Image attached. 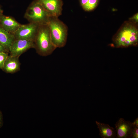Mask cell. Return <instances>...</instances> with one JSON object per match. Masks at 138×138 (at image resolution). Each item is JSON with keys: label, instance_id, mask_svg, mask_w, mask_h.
Returning a JSON list of instances; mask_svg holds the SVG:
<instances>
[{"label": "cell", "instance_id": "1", "mask_svg": "<svg viewBox=\"0 0 138 138\" xmlns=\"http://www.w3.org/2000/svg\"><path fill=\"white\" fill-rule=\"evenodd\" d=\"M33 42L34 48L36 52L41 56L51 54L56 48L52 41L47 24L39 25Z\"/></svg>", "mask_w": 138, "mask_h": 138}, {"label": "cell", "instance_id": "2", "mask_svg": "<svg viewBox=\"0 0 138 138\" xmlns=\"http://www.w3.org/2000/svg\"><path fill=\"white\" fill-rule=\"evenodd\" d=\"M117 46L127 47L137 44L138 29L136 24L125 21L117 32L114 38Z\"/></svg>", "mask_w": 138, "mask_h": 138}, {"label": "cell", "instance_id": "3", "mask_svg": "<svg viewBox=\"0 0 138 138\" xmlns=\"http://www.w3.org/2000/svg\"><path fill=\"white\" fill-rule=\"evenodd\" d=\"M49 28L52 41L57 48L64 47L66 43L68 28L58 17L50 16L47 24Z\"/></svg>", "mask_w": 138, "mask_h": 138}, {"label": "cell", "instance_id": "4", "mask_svg": "<svg viewBox=\"0 0 138 138\" xmlns=\"http://www.w3.org/2000/svg\"><path fill=\"white\" fill-rule=\"evenodd\" d=\"M50 16L38 0H34L27 7L24 17L30 23L41 25L47 24Z\"/></svg>", "mask_w": 138, "mask_h": 138}, {"label": "cell", "instance_id": "5", "mask_svg": "<svg viewBox=\"0 0 138 138\" xmlns=\"http://www.w3.org/2000/svg\"><path fill=\"white\" fill-rule=\"evenodd\" d=\"M39 25L29 23L21 25L13 33L15 39H22L34 41Z\"/></svg>", "mask_w": 138, "mask_h": 138}, {"label": "cell", "instance_id": "6", "mask_svg": "<svg viewBox=\"0 0 138 138\" xmlns=\"http://www.w3.org/2000/svg\"><path fill=\"white\" fill-rule=\"evenodd\" d=\"M34 48L33 41L22 39H15L10 46L9 53L11 56L19 57L28 50Z\"/></svg>", "mask_w": 138, "mask_h": 138}, {"label": "cell", "instance_id": "7", "mask_svg": "<svg viewBox=\"0 0 138 138\" xmlns=\"http://www.w3.org/2000/svg\"><path fill=\"white\" fill-rule=\"evenodd\" d=\"M50 16L58 17L62 14V0H37Z\"/></svg>", "mask_w": 138, "mask_h": 138}, {"label": "cell", "instance_id": "8", "mask_svg": "<svg viewBox=\"0 0 138 138\" xmlns=\"http://www.w3.org/2000/svg\"><path fill=\"white\" fill-rule=\"evenodd\" d=\"M117 138H132L131 133L133 125L130 121L120 118L115 124Z\"/></svg>", "mask_w": 138, "mask_h": 138}, {"label": "cell", "instance_id": "9", "mask_svg": "<svg viewBox=\"0 0 138 138\" xmlns=\"http://www.w3.org/2000/svg\"><path fill=\"white\" fill-rule=\"evenodd\" d=\"M22 24L13 17L3 14L0 19V25L5 30L12 34L15 32Z\"/></svg>", "mask_w": 138, "mask_h": 138}, {"label": "cell", "instance_id": "10", "mask_svg": "<svg viewBox=\"0 0 138 138\" xmlns=\"http://www.w3.org/2000/svg\"><path fill=\"white\" fill-rule=\"evenodd\" d=\"M19 58V57L8 55L2 70L7 73L11 74L19 71L21 64Z\"/></svg>", "mask_w": 138, "mask_h": 138}, {"label": "cell", "instance_id": "11", "mask_svg": "<svg viewBox=\"0 0 138 138\" xmlns=\"http://www.w3.org/2000/svg\"><path fill=\"white\" fill-rule=\"evenodd\" d=\"M99 131V135L102 138H115L116 137V130L109 124L95 122Z\"/></svg>", "mask_w": 138, "mask_h": 138}, {"label": "cell", "instance_id": "12", "mask_svg": "<svg viewBox=\"0 0 138 138\" xmlns=\"http://www.w3.org/2000/svg\"><path fill=\"white\" fill-rule=\"evenodd\" d=\"M15 39L13 34L6 31L0 25V43L9 53L10 46Z\"/></svg>", "mask_w": 138, "mask_h": 138}, {"label": "cell", "instance_id": "13", "mask_svg": "<svg viewBox=\"0 0 138 138\" xmlns=\"http://www.w3.org/2000/svg\"><path fill=\"white\" fill-rule=\"evenodd\" d=\"M99 0H89L83 7V9L86 11H90L94 9L97 6Z\"/></svg>", "mask_w": 138, "mask_h": 138}, {"label": "cell", "instance_id": "14", "mask_svg": "<svg viewBox=\"0 0 138 138\" xmlns=\"http://www.w3.org/2000/svg\"><path fill=\"white\" fill-rule=\"evenodd\" d=\"M8 56V53H0V69H2L6 59Z\"/></svg>", "mask_w": 138, "mask_h": 138}, {"label": "cell", "instance_id": "15", "mask_svg": "<svg viewBox=\"0 0 138 138\" xmlns=\"http://www.w3.org/2000/svg\"><path fill=\"white\" fill-rule=\"evenodd\" d=\"M132 138H138V126L133 125L131 133Z\"/></svg>", "mask_w": 138, "mask_h": 138}, {"label": "cell", "instance_id": "16", "mask_svg": "<svg viewBox=\"0 0 138 138\" xmlns=\"http://www.w3.org/2000/svg\"><path fill=\"white\" fill-rule=\"evenodd\" d=\"M138 14L136 13L132 17L130 18V21L135 23L136 24L138 22Z\"/></svg>", "mask_w": 138, "mask_h": 138}, {"label": "cell", "instance_id": "17", "mask_svg": "<svg viewBox=\"0 0 138 138\" xmlns=\"http://www.w3.org/2000/svg\"><path fill=\"white\" fill-rule=\"evenodd\" d=\"M9 53L4 46L0 43V53Z\"/></svg>", "mask_w": 138, "mask_h": 138}, {"label": "cell", "instance_id": "18", "mask_svg": "<svg viewBox=\"0 0 138 138\" xmlns=\"http://www.w3.org/2000/svg\"><path fill=\"white\" fill-rule=\"evenodd\" d=\"M3 114L1 111L0 110V128L3 126Z\"/></svg>", "mask_w": 138, "mask_h": 138}, {"label": "cell", "instance_id": "19", "mask_svg": "<svg viewBox=\"0 0 138 138\" xmlns=\"http://www.w3.org/2000/svg\"><path fill=\"white\" fill-rule=\"evenodd\" d=\"M89 0H79L80 4L82 7L84 6Z\"/></svg>", "mask_w": 138, "mask_h": 138}, {"label": "cell", "instance_id": "20", "mask_svg": "<svg viewBox=\"0 0 138 138\" xmlns=\"http://www.w3.org/2000/svg\"><path fill=\"white\" fill-rule=\"evenodd\" d=\"M133 125H135L138 126V118H137L135 119L133 122H132Z\"/></svg>", "mask_w": 138, "mask_h": 138}, {"label": "cell", "instance_id": "21", "mask_svg": "<svg viewBox=\"0 0 138 138\" xmlns=\"http://www.w3.org/2000/svg\"><path fill=\"white\" fill-rule=\"evenodd\" d=\"M3 10L2 9L1 7L0 6V19L2 16L3 15Z\"/></svg>", "mask_w": 138, "mask_h": 138}]
</instances>
